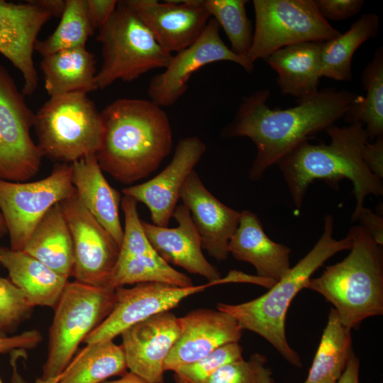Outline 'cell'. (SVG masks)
Segmentation results:
<instances>
[{
  "mask_svg": "<svg viewBox=\"0 0 383 383\" xmlns=\"http://www.w3.org/2000/svg\"><path fill=\"white\" fill-rule=\"evenodd\" d=\"M353 353L351 330L331 308L309 374L303 383H336Z\"/></svg>",
  "mask_w": 383,
  "mask_h": 383,
  "instance_id": "83f0119b",
  "label": "cell"
},
{
  "mask_svg": "<svg viewBox=\"0 0 383 383\" xmlns=\"http://www.w3.org/2000/svg\"><path fill=\"white\" fill-rule=\"evenodd\" d=\"M60 21L53 33L37 40L35 50L43 57L65 50L84 47L94 29L91 23L87 0H65Z\"/></svg>",
  "mask_w": 383,
  "mask_h": 383,
  "instance_id": "d6a6232c",
  "label": "cell"
},
{
  "mask_svg": "<svg viewBox=\"0 0 383 383\" xmlns=\"http://www.w3.org/2000/svg\"><path fill=\"white\" fill-rule=\"evenodd\" d=\"M103 135L96 156L102 171L131 184L160 166L172 148L169 117L143 99H119L101 112Z\"/></svg>",
  "mask_w": 383,
  "mask_h": 383,
  "instance_id": "7a4b0ae2",
  "label": "cell"
},
{
  "mask_svg": "<svg viewBox=\"0 0 383 383\" xmlns=\"http://www.w3.org/2000/svg\"><path fill=\"white\" fill-rule=\"evenodd\" d=\"M238 343H228L192 363L174 371L175 383H208L211 377L223 365L243 358Z\"/></svg>",
  "mask_w": 383,
  "mask_h": 383,
  "instance_id": "e575fe53",
  "label": "cell"
},
{
  "mask_svg": "<svg viewBox=\"0 0 383 383\" xmlns=\"http://www.w3.org/2000/svg\"><path fill=\"white\" fill-rule=\"evenodd\" d=\"M380 20L376 13L362 14L350 28L338 37L323 43L321 53V76L339 81L352 79V59L365 41L374 38Z\"/></svg>",
  "mask_w": 383,
  "mask_h": 383,
  "instance_id": "f1b7e54d",
  "label": "cell"
},
{
  "mask_svg": "<svg viewBox=\"0 0 383 383\" xmlns=\"http://www.w3.org/2000/svg\"><path fill=\"white\" fill-rule=\"evenodd\" d=\"M219 61L236 63L248 72L254 69V65L225 44L220 26L211 18L200 36L189 47L172 55L163 72L151 79L148 88L150 100L162 108L173 105L187 90L195 72Z\"/></svg>",
  "mask_w": 383,
  "mask_h": 383,
  "instance_id": "4fadbf2b",
  "label": "cell"
},
{
  "mask_svg": "<svg viewBox=\"0 0 383 383\" xmlns=\"http://www.w3.org/2000/svg\"><path fill=\"white\" fill-rule=\"evenodd\" d=\"M7 234V229L4 218L0 212V238L4 237Z\"/></svg>",
  "mask_w": 383,
  "mask_h": 383,
  "instance_id": "c3c4849f",
  "label": "cell"
},
{
  "mask_svg": "<svg viewBox=\"0 0 383 383\" xmlns=\"http://www.w3.org/2000/svg\"><path fill=\"white\" fill-rule=\"evenodd\" d=\"M326 132L331 138L330 144L302 142L277 165L297 209H301L307 189L315 180H323L335 189L342 179H349L356 200L351 221H357L366 196L383 195L382 180L367 169L362 157L363 146L369 141L367 133L360 123L343 127L334 124Z\"/></svg>",
  "mask_w": 383,
  "mask_h": 383,
  "instance_id": "3957f363",
  "label": "cell"
},
{
  "mask_svg": "<svg viewBox=\"0 0 383 383\" xmlns=\"http://www.w3.org/2000/svg\"><path fill=\"white\" fill-rule=\"evenodd\" d=\"M40 6L44 8L52 16H61L65 6L64 0H38Z\"/></svg>",
  "mask_w": 383,
  "mask_h": 383,
  "instance_id": "f6af8a7d",
  "label": "cell"
},
{
  "mask_svg": "<svg viewBox=\"0 0 383 383\" xmlns=\"http://www.w3.org/2000/svg\"><path fill=\"white\" fill-rule=\"evenodd\" d=\"M362 157L367 169L379 179H383V135L373 143L367 142L362 150Z\"/></svg>",
  "mask_w": 383,
  "mask_h": 383,
  "instance_id": "60d3db41",
  "label": "cell"
},
{
  "mask_svg": "<svg viewBox=\"0 0 383 383\" xmlns=\"http://www.w3.org/2000/svg\"><path fill=\"white\" fill-rule=\"evenodd\" d=\"M366 95H360L350 104L343 118L350 124L365 125L370 140L383 135V49H377L374 57L362 74Z\"/></svg>",
  "mask_w": 383,
  "mask_h": 383,
  "instance_id": "4dcf8cb0",
  "label": "cell"
},
{
  "mask_svg": "<svg viewBox=\"0 0 383 383\" xmlns=\"http://www.w3.org/2000/svg\"><path fill=\"white\" fill-rule=\"evenodd\" d=\"M40 69L50 96L98 89L96 58L86 47L61 50L43 57Z\"/></svg>",
  "mask_w": 383,
  "mask_h": 383,
  "instance_id": "484cf974",
  "label": "cell"
},
{
  "mask_svg": "<svg viewBox=\"0 0 383 383\" xmlns=\"http://www.w3.org/2000/svg\"><path fill=\"white\" fill-rule=\"evenodd\" d=\"M116 0H87V10L94 29H100L112 16L118 4Z\"/></svg>",
  "mask_w": 383,
  "mask_h": 383,
  "instance_id": "b9f144b4",
  "label": "cell"
},
{
  "mask_svg": "<svg viewBox=\"0 0 383 383\" xmlns=\"http://www.w3.org/2000/svg\"><path fill=\"white\" fill-rule=\"evenodd\" d=\"M115 289L68 282L55 309L48 356L35 383H53L74 358L81 343L112 311Z\"/></svg>",
  "mask_w": 383,
  "mask_h": 383,
  "instance_id": "52a82bcc",
  "label": "cell"
},
{
  "mask_svg": "<svg viewBox=\"0 0 383 383\" xmlns=\"http://www.w3.org/2000/svg\"><path fill=\"white\" fill-rule=\"evenodd\" d=\"M103 62L97 71L98 89L116 80L131 82L157 68H165L172 55L164 50L154 35L126 1H118L97 36Z\"/></svg>",
  "mask_w": 383,
  "mask_h": 383,
  "instance_id": "ba28073f",
  "label": "cell"
},
{
  "mask_svg": "<svg viewBox=\"0 0 383 383\" xmlns=\"http://www.w3.org/2000/svg\"><path fill=\"white\" fill-rule=\"evenodd\" d=\"M11 366L13 367V374L11 377V382L12 383H28L18 374L17 371L16 363L12 364Z\"/></svg>",
  "mask_w": 383,
  "mask_h": 383,
  "instance_id": "7dc6e473",
  "label": "cell"
},
{
  "mask_svg": "<svg viewBox=\"0 0 383 383\" xmlns=\"http://www.w3.org/2000/svg\"><path fill=\"white\" fill-rule=\"evenodd\" d=\"M245 0H204L211 16L226 34L231 50L246 58L252 41V26L248 18ZM247 59V58H246Z\"/></svg>",
  "mask_w": 383,
  "mask_h": 383,
  "instance_id": "836d02e7",
  "label": "cell"
},
{
  "mask_svg": "<svg viewBox=\"0 0 383 383\" xmlns=\"http://www.w3.org/2000/svg\"><path fill=\"white\" fill-rule=\"evenodd\" d=\"M360 96L345 89L327 88L299 99L287 109H270L267 89L245 96L232 120L223 130L226 138L247 137L255 145L257 155L249 178L257 181L265 171L302 142L343 118Z\"/></svg>",
  "mask_w": 383,
  "mask_h": 383,
  "instance_id": "6da1fadb",
  "label": "cell"
},
{
  "mask_svg": "<svg viewBox=\"0 0 383 383\" xmlns=\"http://www.w3.org/2000/svg\"><path fill=\"white\" fill-rule=\"evenodd\" d=\"M33 127L43 157L57 163L96 155L103 135L101 112L82 92L50 96L35 113Z\"/></svg>",
  "mask_w": 383,
  "mask_h": 383,
  "instance_id": "8992f818",
  "label": "cell"
},
{
  "mask_svg": "<svg viewBox=\"0 0 383 383\" xmlns=\"http://www.w3.org/2000/svg\"><path fill=\"white\" fill-rule=\"evenodd\" d=\"M371 235L374 241L379 246L383 245V218L374 213L371 209L363 208L359 213L357 221Z\"/></svg>",
  "mask_w": 383,
  "mask_h": 383,
  "instance_id": "7bdbcfd3",
  "label": "cell"
},
{
  "mask_svg": "<svg viewBox=\"0 0 383 383\" xmlns=\"http://www.w3.org/2000/svg\"><path fill=\"white\" fill-rule=\"evenodd\" d=\"M179 335L164 362V370L174 371L199 360L219 347L238 343L242 328L231 314L199 309L179 318Z\"/></svg>",
  "mask_w": 383,
  "mask_h": 383,
  "instance_id": "d6986e66",
  "label": "cell"
},
{
  "mask_svg": "<svg viewBox=\"0 0 383 383\" xmlns=\"http://www.w3.org/2000/svg\"><path fill=\"white\" fill-rule=\"evenodd\" d=\"M160 47L172 54L192 45L211 18L204 0H126Z\"/></svg>",
  "mask_w": 383,
  "mask_h": 383,
  "instance_id": "e0dca14e",
  "label": "cell"
},
{
  "mask_svg": "<svg viewBox=\"0 0 383 383\" xmlns=\"http://www.w3.org/2000/svg\"><path fill=\"white\" fill-rule=\"evenodd\" d=\"M0 383H4L0 377Z\"/></svg>",
  "mask_w": 383,
  "mask_h": 383,
  "instance_id": "681fc988",
  "label": "cell"
},
{
  "mask_svg": "<svg viewBox=\"0 0 383 383\" xmlns=\"http://www.w3.org/2000/svg\"><path fill=\"white\" fill-rule=\"evenodd\" d=\"M127 369L121 345L108 340L87 345L53 383H101Z\"/></svg>",
  "mask_w": 383,
  "mask_h": 383,
  "instance_id": "f546056e",
  "label": "cell"
},
{
  "mask_svg": "<svg viewBox=\"0 0 383 383\" xmlns=\"http://www.w3.org/2000/svg\"><path fill=\"white\" fill-rule=\"evenodd\" d=\"M323 42L311 41L282 48L265 59L277 73L281 93L298 99L316 94L321 76Z\"/></svg>",
  "mask_w": 383,
  "mask_h": 383,
  "instance_id": "cb8c5ba5",
  "label": "cell"
},
{
  "mask_svg": "<svg viewBox=\"0 0 383 383\" xmlns=\"http://www.w3.org/2000/svg\"><path fill=\"white\" fill-rule=\"evenodd\" d=\"M75 193L71 164L56 163L49 176L34 182L0 179V212L9 236L10 248L23 251L48 210Z\"/></svg>",
  "mask_w": 383,
  "mask_h": 383,
  "instance_id": "30bf717a",
  "label": "cell"
},
{
  "mask_svg": "<svg viewBox=\"0 0 383 383\" xmlns=\"http://www.w3.org/2000/svg\"><path fill=\"white\" fill-rule=\"evenodd\" d=\"M267 361L266 356L255 353L248 360L242 358L230 362L221 367L208 383H274Z\"/></svg>",
  "mask_w": 383,
  "mask_h": 383,
  "instance_id": "8d00e7d4",
  "label": "cell"
},
{
  "mask_svg": "<svg viewBox=\"0 0 383 383\" xmlns=\"http://www.w3.org/2000/svg\"><path fill=\"white\" fill-rule=\"evenodd\" d=\"M0 263L33 307L54 309L69 282L67 278L24 251L0 247Z\"/></svg>",
  "mask_w": 383,
  "mask_h": 383,
  "instance_id": "d4e9b609",
  "label": "cell"
},
{
  "mask_svg": "<svg viewBox=\"0 0 383 383\" xmlns=\"http://www.w3.org/2000/svg\"><path fill=\"white\" fill-rule=\"evenodd\" d=\"M72 182L81 203L121 247L123 228L119 216L121 196L105 178L96 155L71 164Z\"/></svg>",
  "mask_w": 383,
  "mask_h": 383,
  "instance_id": "603a6c76",
  "label": "cell"
},
{
  "mask_svg": "<svg viewBox=\"0 0 383 383\" xmlns=\"http://www.w3.org/2000/svg\"><path fill=\"white\" fill-rule=\"evenodd\" d=\"M315 6L326 20L342 21L357 14L363 0H313ZM328 21V20H327Z\"/></svg>",
  "mask_w": 383,
  "mask_h": 383,
  "instance_id": "f35d334b",
  "label": "cell"
},
{
  "mask_svg": "<svg viewBox=\"0 0 383 383\" xmlns=\"http://www.w3.org/2000/svg\"><path fill=\"white\" fill-rule=\"evenodd\" d=\"M34 120L22 91L0 65V179L23 182L38 172L43 157L30 136Z\"/></svg>",
  "mask_w": 383,
  "mask_h": 383,
  "instance_id": "8fae6325",
  "label": "cell"
},
{
  "mask_svg": "<svg viewBox=\"0 0 383 383\" xmlns=\"http://www.w3.org/2000/svg\"><path fill=\"white\" fill-rule=\"evenodd\" d=\"M23 251L67 279L72 275V239L60 203L42 218Z\"/></svg>",
  "mask_w": 383,
  "mask_h": 383,
  "instance_id": "4316f807",
  "label": "cell"
},
{
  "mask_svg": "<svg viewBox=\"0 0 383 383\" xmlns=\"http://www.w3.org/2000/svg\"><path fill=\"white\" fill-rule=\"evenodd\" d=\"M348 233L353 240L350 253L311 278L306 289L332 304L343 326L352 331L365 319L383 314V252L360 225Z\"/></svg>",
  "mask_w": 383,
  "mask_h": 383,
  "instance_id": "5b68a950",
  "label": "cell"
},
{
  "mask_svg": "<svg viewBox=\"0 0 383 383\" xmlns=\"http://www.w3.org/2000/svg\"><path fill=\"white\" fill-rule=\"evenodd\" d=\"M211 284L181 287L161 282L136 284L132 288L115 289L113 308L104 321L84 339L87 345L113 340L129 327L155 314L177 306L187 296Z\"/></svg>",
  "mask_w": 383,
  "mask_h": 383,
  "instance_id": "5bb4252c",
  "label": "cell"
},
{
  "mask_svg": "<svg viewBox=\"0 0 383 383\" xmlns=\"http://www.w3.org/2000/svg\"><path fill=\"white\" fill-rule=\"evenodd\" d=\"M60 204L72 239V276L75 281L85 284L109 287L120 246L84 208L76 193Z\"/></svg>",
  "mask_w": 383,
  "mask_h": 383,
  "instance_id": "7c38bea8",
  "label": "cell"
},
{
  "mask_svg": "<svg viewBox=\"0 0 383 383\" xmlns=\"http://www.w3.org/2000/svg\"><path fill=\"white\" fill-rule=\"evenodd\" d=\"M101 383H146L142 379L131 372H126L120 379L112 381H104Z\"/></svg>",
  "mask_w": 383,
  "mask_h": 383,
  "instance_id": "bcb514c9",
  "label": "cell"
},
{
  "mask_svg": "<svg viewBox=\"0 0 383 383\" xmlns=\"http://www.w3.org/2000/svg\"><path fill=\"white\" fill-rule=\"evenodd\" d=\"M161 282L181 287L193 286L185 274L174 270L157 252L118 257L110 277L109 287L126 284Z\"/></svg>",
  "mask_w": 383,
  "mask_h": 383,
  "instance_id": "1f68e13d",
  "label": "cell"
},
{
  "mask_svg": "<svg viewBox=\"0 0 383 383\" xmlns=\"http://www.w3.org/2000/svg\"><path fill=\"white\" fill-rule=\"evenodd\" d=\"M229 254L238 260L250 263L258 277L271 287L289 270L291 249L271 240L264 231L257 215L240 211L237 229L228 244Z\"/></svg>",
  "mask_w": 383,
  "mask_h": 383,
  "instance_id": "7402d4cb",
  "label": "cell"
},
{
  "mask_svg": "<svg viewBox=\"0 0 383 383\" xmlns=\"http://www.w3.org/2000/svg\"><path fill=\"white\" fill-rule=\"evenodd\" d=\"M51 17L38 0L18 4L0 0V53L21 72L24 96L38 87L33 52L40 30Z\"/></svg>",
  "mask_w": 383,
  "mask_h": 383,
  "instance_id": "2e32d148",
  "label": "cell"
},
{
  "mask_svg": "<svg viewBox=\"0 0 383 383\" xmlns=\"http://www.w3.org/2000/svg\"><path fill=\"white\" fill-rule=\"evenodd\" d=\"M33 308L9 278L0 277V338L14 335L30 318Z\"/></svg>",
  "mask_w": 383,
  "mask_h": 383,
  "instance_id": "d590c367",
  "label": "cell"
},
{
  "mask_svg": "<svg viewBox=\"0 0 383 383\" xmlns=\"http://www.w3.org/2000/svg\"><path fill=\"white\" fill-rule=\"evenodd\" d=\"M206 151L199 138H182L171 162L162 172L145 182L125 187L122 193L148 208L152 224L167 227L183 184Z\"/></svg>",
  "mask_w": 383,
  "mask_h": 383,
  "instance_id": "9a60e30c",
  "label": "cell"
},
{
  "mask_svg": "<svg viewBox=\"0 0 383 383\" xmlns=\"http://www.w3.org/2000/svg\"><path fill=\"white\" fill-rule=\"evenodd\" d=\"M189 209L201 238L202 249L218 261L229 255L228 244L238 228L240 212L231 209L213 196L193 170L179 194Z\"/></svg>",
  "mask_w": 383,
  "mask_h": 383,
  "instance_id": "ffe728a7",
  "label": "cell"
},
{
  "mask_svg": "<svg viewBox=\"0 0 383 383\" xmlns=\"http://www.w3.org/2000/svg\"><path fill=\"white\" fill-rule=\"evenodd\" d=\"M138 201L123 195L121 206L124 214V228L118 257L156 252L145 233L137 209Z\"/></svg>",
  "mask_w": 383,
  "mask_h": 383,
  "instance_id": "74e56055",
  "label": "cell"
},
{
  "mask_svg": "<svg viewBox=\"0 0 383 383\" xmlns=\"http://www.w3.org/2000/svg\"><path fill=\"white\" fill-rule=\"evenodd\" d=\"M172 217L178 223L176 228L158 226L142 220L153 249L168 264L201 275L211 285L221 284V272L202 252L201 238L189 209L184 204L177 206Z\"/></svg>",
  "mask_w": 383,
  "mask_h": 383,
  "instance_id": "44dd1931",
  "label": "cell"
},
{
  "mask_svg": "<svg viewBox=\"0 0 383 383\" xmlns=\"http://www.w3.org/2000/svg\"><path fill=\"white\" fill-rule=\"evenodd\" d=\"M252 4L255 28L246 55L252 65L282 48L341 34L321 16L313 0H253Z\"/></svg>",
  "mask_w": 383,
  "mask_h": 383,
  "instance_id": "9c48e42d",
  "label": "cell"
},
{
  "mask_svg": "<svg viewBox=\"0 0 383 383\" xmlns=\"http://www.w3.org/2000/svg\"><path fill=\"white\" fill-rule=\"evenodd\" d=\"M360 360L353 353L336 383H359Z\"/></svg>",
  "mask_w": 383,
  "mask_h": 383,
  "instance_id": "ee69618b",
  "label": "cell"
},
{
  "mask_svg": "<svg viewBox=\"0 0 383 383\" xmlns=\"http://www.w3.org/2000/svg\"><path fill=\"white\" fill-rule=\"evenodd\" d=\"M333 227L334 218L327 214L323 233L313 247L263 295L239 304H217V309L233 316L242 330L262 336L289 363L299 368L302 367L301 359L286 337L287 313L296 295L306 289L312 274L334 255L351 248L350 235L336 240L333 237Z\"/></svg>",
  "mask_w": 383,
  "mask_h": 383,
  "instance_id": "277c9868",
  "label": "cell"
},
{
  "mask_svg": "<svg viewBox=\"0 0 383 383\" xmlns=\"http://www.w3.org/2000/svg\"><path fill=\"white\" fill-rule=\"evenodd\" d=\"M42 340L41 333L37 330L24 331L18 335L0 338V353L35 348Z\"/></svg>",
  "mask_w": 383,
  "mask_h": 383,
  "instance_id": "ab89813d",
  "label": "cell"
},
{
  "mask_svg": "<svg viewBox=\"0 0 383 383\" xmlns=\"http://www.w3.org/2000/svg\"><path fill=\"white\" fill-rule=\"evenodd\" d=\"M179 331V318L167 311L123 331L121 345L130 372L146 383H164V362Z\"/></svg>",
  "mask_w": 383,
  "mask_h": 383,
  "instance_id": "ac0fdd59",
  "label": "cell"
}]
</instances>
